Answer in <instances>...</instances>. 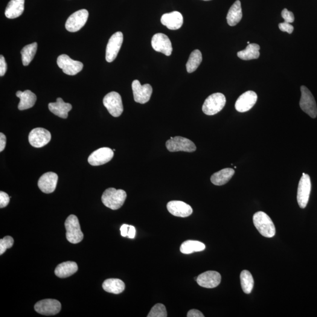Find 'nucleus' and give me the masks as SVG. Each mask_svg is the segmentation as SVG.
Masks as SVG:
<instances>
[{"instance_id": "f257e3e1", "label": "nucleus", "mask_w": 317, "mask_h": 317, "mask_svg": "<svg viewBox=\"0 0 317 317\" xmlns=\"http://www.w3.org/2000/svg\"><path fill=\"white\" fill-rule=\"evenodd\" d=\"M127 196V193L124 190L111 188L104 191L101 199L106 207L112 210H118L124 204Z\"/></svg>"}, {"instance_id": "f03ea898", "label": "nucleus", "mask_w": 317, "mask_h": 317, "mask_svg": "<svg viewBox=\"0 0 317 317\" xmlns=\"http://www.w3.org/2000/svg\"><path fill=\"white\" fill-rule=\"evenodd\" d=\"M253 223L263 236L272 238L275 234V228L273 221L266 213L263 211H258L255 213L253 218Z\"/></svg>"}, {"instance_id": "7ed1b4c3", "label": "nucleus", "mask_w": 317, "mask_h": 317, "mask_svg": "<svg viewBox=\"0 0 317 317\" xmlns=\"http://www.w3.org/2000/svg\"><path fill=\"white\" fill-rule=\"evenodd\" d=\"M66 231V237L69 242L77 244L83 240L84 234L81 231L80 224L78 217L71 214L65 222Z\"/></svg>"}, {"instance_id": "20e7f679", "label": "nucleus", "mask_w": 317, "mask_h": 317, "mask_svg": "<svg viewBox=\"0 0 317 317\" xmlns=\"http://www.w3.org/2000/svg\"><path fill=\"white\" fill-rule=\"evenodd\" d=\"M226 103L225 95L222 93H215L205 100L202 106L203 112L207 115H216L223 109Z\"/></svg>"}, {"instance_id": "39448f33", "label": "nucleus", "mask_w": 317, "mask_h": 317, "mask_svg": "<svg viewBox=\"0 0 317 317\" xmlns=\"http://www.w3.org/2000/svg\"><path fill=\"white\" fill-rule=\"evenodd\" d=\"M166 147L171 152L183 151L186 152H193L196 150V145L192 141L181 136L171 137L166 143Z\"/></svg>"}, {"instance_id": "423d86ee", "label": "nucleus", "mask_w": 317, "mask_h": 317, "mask_svg": "<svg viewBox=\"0 0 317 317\" xmlns=\"http://www.w3.org/2000/svg\"><path fill=\"white\" fill-rule=\"evenodd\" d=\"M301 97L299 106L302 110L312 118L317 116V104L312 94L306 86L301 87Z\"/></svg>"}, {"instance_id": "0eeeda50", "label": "nucleus", "mask_w": 317, "mask_h": 317, "mask_svg": "<svg viewBox=\"0 0 317 317\" xmlns=\"http://www.w3.org/2000/svg\"><path fill=\"white\" fill-rule=\"evenodd\" d=\"M103 104L113 117H119L124 111L122 98L118 92H110L107 94L104 98Z\"/></svg>"}, {"instance_id": "6e6552de", "label": "nucleus", "mask_w": 317, "mask_h": 317, "mask_svg": "<svg viewBox=\"0 0 317 317\" xmlns=\"http://www.w3.org/2000/svg\"><path fill=\"white\" fill-rule=\"evenodd\" d=\"M57 64L63 69V73L68 75H77L82 71L84 67L82 63L71 59L66 54L61 55L58 57Z\"/></svg>"}, {"instance_id": "1a4fd4ad", "label": "nucleus", "mask_w": 317, "mask_h": 317, "mask_svg": "<svg viewBox=\"0 0 317 317\" xmlns=\"http://www.w3.org/2000/svg\"><path fill=\"white\" fill-rule=\"evenodd\" d=\"M311 183L308 174L302 173L299 180L297 190V202L301 209L306 208L311 193Z\"/></svg>"}, {"instance_id": "9d476101", "label": "nucleus", "mask_w": 317, "mask_h": 317, "mask_svg": "<svg viewBox=\"0 0 317 317\" xmlns=\"http://www.w3.org/2000/svg\"><path fill=\"white\" fill-rule=\"evenodd\" d=\"M89 16L88 11L83 9L72 14L65 23L66 30L75 33L81 30L86 24Z\"/></svg>"}, {"instance_id": "9b49d317", "label": "nucleus", "mask_w": 317, "mask_h": 317, "mask_svg": "<svg viewBox=\"0 0 317 317\" xmlns=\"http://www.w3.org/2000/svg\"><path fill=\"white\" fill-rule=\"evenodd\" d=\"M132 88L136 103L144 104L150 100L153 89L149 84L142 85L138 80H135L133 81Z\"/></svg>"}, {"instance_id": "f8f14e48", "label": "nucleus", "mask_w": 317, "mask_h": 317, "mask_svg": "<svg viewBox=\"0 0 317 317\" xmlns=\"http://www.w3.org/2000/svg\"><path fill=\"white\" fill-rule=\"evenodd\" d=\"M124 36L121 32H116L109 40L106 49V60L112 63L116 59L123 43Z\"/></svg>"}, {"instance_id": "ddd939ff", "label": "nucleus", "mask_w": 317, "mask_h": 317, "mask_svg": "<svg viewBox=\"0 0 317 317\" xmlns=\"http://www.w3.org/2000/svg\"><path fill=\"white\" fill-rule=\"evenodd\" d=\"M34 309L42 315L54 316L60 312L61 304L56 299H45L37 302Z\"/></svg>"}, {"instance_id": "4468645a", "label": "nucleus", "mask_w": 317, "mask_h": 317, "mask_svg": "<svg viewBox=\"0 0 317 317\" xmlns=\"http://www.w3.org/2000/svg\"><path fill=\"white\" fill-rule=\"evenodd\" d=\"M51 139V133L42 127H37L32 130L28 137L31 146L37 148L45 146L50 142Z\"/></svg>"}, {"instance_id": "2eb2a0df", "label": "nucleus", "mask_w": 317, "mask_h": 317, "mask_svg": "<svg viewBox=\"0 0 317 317\" xmlns=\"http://www.w3.org/2000/svg\"><path fill=\"white\" fill-rule=\"evenodd\" d=\"M151 43L154 50L161 52L167 56H170L172 52L173 48L170 40L165 34L158 33L154 35Z\"/></svg>"}, {"instance_id": "dca6fc26", "label": "nucleus", "mask_w": 317, "mask_h": 317, "mask_svg": "<svg viewBox=\"0 0 317 317\" xmlns=\"http://www.w3.org/2000/svg\"><path fill=\"white\" fill-rule=\"evenodd\" d=\"M114 153L109 148H102L94 151L89 156L88 161L92 166H100L111 161Z\"/></svg>"}, {"instance_id": "f3484780", "label": "nucleus", "mask_w": 317, "mask_h": 317, "mask_svg": "<svg viewBox=\"0 0 317 317\" xmlns=\"http://www.w3.org/2000/svg\"><path fill=\"white\" fill-rule=\"evenodd\" d=\"M257 101L256 93L252 91L244 92L237 99L235 108L239 112H246L254 106Z\"/></svg>"}, {"instance_id": "a211bd4d", "label": "nucleus", "mask_w": 317, "mask_h": 317, "mask_svg": "<svg viewBox=\"0 0 317 317\" xmlns=\"http://www.w3.org/2000/svg\"><path fill=\"white\" fill-rule=\"evenodd\" d=\"M222 277L219 273L208 271L202 273L197 277V283L200 287L213 289L219 286Z\"/></svg>"}, {"instance_id": "6ab92c4d", "label": "nucleus", "mask_w": 317, "mask_h": 317, "mask_svg": "<svg viewBox=\"0 0 317 317\" xmlns=\"http://www.w3.org/2000/svg\"><path fill=\"white\" fill-rule=\"evenodd\" d=\"M58 176L54 172L45 173L39 179L38 186L40 190L45 193H51L54 192L56 189Z\"/></svg>"}, {"instance_id": "aec40b11", "label": "nucleus", "mask_w": 317, "mask_h": 317, "mask_svg": "<svg viewBox=\"0 0 317 317\" xmlns=\"http://www.w3.org/2000/svg\"><path fill=\"white\" fill-rule=\"evenodd\" d=\"M167 209L170 214L177 217H186L190 216L193 213V209L190 205L177 200L169 202Z\"/></svg>"}, {"instance_id": "412c9836", "label": "nucleus", "mask_w": 317, "mask_h": 317, "mask_svg": "<svg viewBox=\"0 0 317 317\" xmlns=\"http://www.w3.org/2000/svg\"><path fill=\"white\" fill-rule=\"evenodd\" d=\"M161 23L170 30H177L182 27L183 18L178 11H173L164 14L161 17Z\"/></svg>"}, {"instance_id": "4be33fe9", "label": "nucleus", "mask_w": 317, "mask_h": 317, "mask_svg": "<svg viewBox=\"0 0 317 317\" xmlns=\"http://www.w3.org/2000/svg\"><path fill=\"white\" fill-rule=\"evenodd\" d=\"M48 108L54 115L66 119L68 118V112L72 109V106L70 104L65 103L62 98H58L56 103L49 104Z\"/></svg>"}, {"instance_id": "5701e85b", "label": "nucleus", "mask_w": 317, "mask_h": 317, "mask_svg": "<svg viewBox=\"0 0 317 317\" xmlns=\"http://www.w3.org/2000/svg\"><path fill=\"white\" fill-rule=\"evenodd\" d=\"M16 96L20 99L18 106V108L20 110L30 109L36 103L37 96L30 90H26L24 92L17 91Z\"/></svg>"}, {"instance_id": "b1692460", "label": "nucleus", "mask_w": 317, "mask_h": 317, "mask_svg": "<svg viewBox=\"0 0 317 317\" xmlns=\"http://www.w3.org/2000/svg\"><path fill=\"white\" fill-rule=\"evenodd\" d=\"M25 0H11L5 9V15L8 19H14L24 12Z\"/></svg>"}, {"instance_id": "393cba45", "label": "nucleus", "mask_w": 317, "mask_h": 317, "mask_svg": "<svg viewBox=\"0 0 317 317\" xmlns=\"http://www.w3.org/2000/svg\"><path fill=\"white\" fill-rule=\"evenodd\" d=\"M77 264L73 261H66L58 265L55 270V274L60 278L70 277L78 271Z\"/></svg>"}, {"instance_id": "a878e982", "label": "nucleus", "mask_w": 317, "mask_h": 317, "mask_svg": "<svg viewBox=\"0 0 317 317\" xmlns=\"http://www.w3.org/2000/svg\"><path fill=\"white\" fill-rule=\"evenodd\" d=\"M243 13L241 9V2L237 0L230 8L226 19L230 26L236 25L242 19Z\"/></svg>"}, {"instance_id": "bb28decb", "label": "nucleus", "mask_w": 317, "mask_h": 317, "mask_svg": "<svg viewBox=\"0 0 317 317\" xmlns=\"http://www.w3.org/2000/svg\"><path fill=\"white\" fill-rule=\"evenodd\" d=\"M234 173V170L232 168L224 169L214 173L211 176V182L213 184L216 186L225 185L232 179Z\"/></svg>"}, {"instance_id": "cd10ccee", "label": "nucleus", "mask_w": 317, "mask_h": 317, "mask_svg": "<svg viewBox=\"0 0 317 317\" xmlns=\"http://www.w3.org/2000/svg\"><path fill=\"white\" fill-rule=\"evenodd\" d=\"M103 287L107 293L119 295L125 290V284L120 279L109 278L104 282Z\"/></svg>"}, {"instance_id": "c85d7f7f", "label": "nucleus", "mask_w": 317, "mask_h": 317, "mask_svg": "<svg viewBox=\"0 0 317 317\" xmlns=\"http://www.w3.org/2000/svg\"><path fill=\"white\" fill-rule=\"evenodd\" d=\"M260 46L257 43H250L245 49L238 52L237 56L244 61L257 59L260 57Z\"/></svg>"}, {"instance_id": "c756f323", "label": "nucleus", "mask_w": 317, "mask_h": 317, "mask_svg": "<svg viewBox=\"0 0 317 317\" xmlns=\"http://www.w3.org/2000/svg\"><path fill=\"white\" fill-rule=\"evenodd\" d=\"M205 249V244L200 241L187 240L182 244L180 250L183 254H189L194 252H202Z\"/></svg>"}, {"instance_id": "7c9ffc66", "label": "nucleus", "mask_w": 317, "mask_h": 317, "mask_svg": "<svg viewBox=\"0 0 317 317\" xmlns=\"http://www.w3.org/2000/svg\"><path fill=\"white\" fill-rule=\"evenodd\" d=\"M202 61V54L199 49H195L190 55L187 63L186 68L188 73H192L199 67Z\"/></svg>"}, {"instance_id": "2f4dec72", "label": "nucleus", "mask_w": 317, "mask_h": 317, "mask_svg": "<svg viewBox=\"0 0 317 317\" xmlns=\"http://www.w3.org/2000/svg\"><path fill=\"white\" fill-rule=\"evenodd\" d=\"M37 42H34L24 46L21 51L23 65L27 66L34 59L37 50Z\"/></svg>"}, {"instance_id": "473e14b6", "label": "nucleus", "mask_w": 317, "mask_h": 317, "mask_svg": "<svg viewBox=\"0 0 317 317\" xmlns=\"http://www.w3.org/2000/svg\"><path fill=\"white\" fill-rule=\"evenodd\" d=\"M240 282L243 292L248 295L251 293L254 287V279L251 273L247 270H243L241 272Z\"/></svg>"}, {"instance_id": "72a5a7b5", "label": "nucleus", "mask_w": 317, "mask_h": 317, "mask_svg": "<svg viewBox=\"0 0 317 317\" xmlns=\"http://www.w3.org/2000/svg\"><path fill=\"white\" fill-rule=\"evenodd\" d=\"M167 309L164 304H156L151 309L148 317H167Z\"/></svg>"}, {"instance_id": "f704fd0d", "label": "nucleus", "mask_w": 317, "mask_h": 317, "mask_svg": "<svg viewBox=\"0 0 317 317\" xmlns=\"http://www.w3.org/2000/svg\"><path fill=\"white\" fill-rule=\"evenodd\" d=\"M13 244L14 239L11 236H6L0 240V255L4 254L7 249L12 247Z\"/></svg>"}, {"instance_id": "c9c22d12", "label": "nucleus", "mask_w": 317, "mask_h": 317, "mask_svg": "<svg viewBox=\"0 0 317 317\" xmlns=\"http://www.w3.org/2000/svg\"><path fill=\"white\" fill-rule=\"evenodd\" d=\"M282 17L284 20V22L292 23L295 21V16L292 11H289L287 8H284L281 12Z\"/></svg>"}, {"instance_id": "e433bc0d", "label": "nucleus", "mask_w": 317, "mask_h": 317, "mask_svg": "<svg viewBox=\"0 0 317 317\" xmlns=\"http://www.w3.org/2000/svg\"><path fill=\"white\" fill-rule=\"evenodd\" d=\"M9 202V196L8 195L7 193L1 191L0 192V208L2 209L6 207Z\"/></svg>"}, {"instance_id": "4c0bfd02", "label": "nucleus", "mask_w": 317, "mask_h": 317, "mask_svg": "<svg viewBox=\"0 0 317 317\" xmlns=\"http://www.w3.org/2000/svg\"><path fill=\"white\" fill-rule=\"evenodd\" d=\"M278 27L281 31L286 32V33L289 34H292L294 31V27L290 23L286 22L280 23Z\"/></svg>"}, {"instance_id": "58836bf2", "label": "nucleus", "mask_w": 317, "mask_h": 317, "mask_svg": "<svg viewBox=\"0 0 317 317\" xmlns=\"http://www.w3.org/2000/svg\"><path fill=\"white\" fill-rule=\"evenodd\" d=\"M7 70V65L5 58L2 55L0 56V76H4Z\"/></svg>"}, {"instance_id": "ea45409f", "label": "nucleus", "mask_w": 317, "mask_h": 317, "mask_svg": "<svg viewBox=\"0 0 317 317\" xmlns=\"http://www.w3.org/2000/svg\"><path fill=\"white\" fill-rule=\"evenodd\" d=\"M7 138L4 133H0V152H2L6 146Z\"/></svg>"}, {"instance_id": "a19ab883", "label": "nucleus", "mask_w": 317, "mask_h": 317, "mask_svg": "<svg viewBox=\"0 0 317 317\" xmlns=\"http://www.w3.org/2000/svg\"><path fill=\"white\" fill-rule=\"evenodd\" d=\"M188 317H204L202 312L197 310H191L188 313Z\"/></svg>"}, {"instance_id": "79ce46f5", "label": "nucleus", "mask_w": 317, "mask_h": 317, "mask_svg": "<svg viewBox=\"0 0 317 317\" xmlns=\"http://www.w3.org/2000/svg\"><path fill=\"white\" fill-rule=\"evenodd\" d=\"M129 228V225H123L121 226L120 231H121V233L122 236L123 237L127 236V233H128Z\"/></svg>"}, {"instance_id": "37998d69", "label": "nucleus", "mask_w": 317, "mask_h": 317, "mask_svg": "<svg viewBox=\"0 0 317 317\" xmlns=\"http://www.w3.org/2000/svg\"><path fill=\"white\" fill-rule=\"evenodd\" d=\"M136 234V229L134 226H129L128 233H127V237L130 238H134Z\"/></svg>"}, {"instance_id": "c03bdc74", "label": "nucleus", "mask_w": 317, "mask_h": 317, "mask_svg": "<svg viewBox=\"0 0 317 317\" xmlns=\"http://www.w3.org/2000/svg\"><path fill=\"white\" fill-rule=\"evenodd\" d=\"M203 1H211V0H203Z\"/></svg>"}, {"instance_id": "a18cd8bd", "label": "nucleus", "mask_w": 317, "mask_h": 317, "mask_svg": "<svg viewBox=\"0 0 317 317\" xmlns=\"http://www.w3.org/2000/svg\"><path fill=\"white\" fill-rule=\"evenodd\" d=\"M247 43H248V44H250V42H247Z\"/></svg>"}]
</instances>
